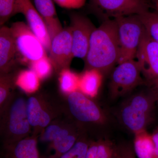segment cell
<instances>
[{"label": "cell", "mask_w": 158, "mask_h": 158, "mask_svg": "<svg viewBox=\"0 0 158 158\" xmlns=\"http://www.w3.org/2000/svg\"><path fill=\"white\" fill-rule=\"evenodd\" d=\"M10 28L16 45L18 62L28 65L47 55L42 44L27 24L17 22L13 23Z\"/></svg>", "instance_id": "6"}, {"label": "cell", "mask_w": 158, "mask_h": 158, "mask_svg": "<svg viewBox=\"0 0 158 158\" xmlns=\"http://www.w3.org/2000/svg\"><path fill=\"white\" fill-rule=\"evenodd\" d=\"M16 0H0V25L4 24L14 15Z\"/></svg>", "instance_id": "27"}, {"label": "cell", "mask_w": 158, "mask_h": 158, "mask_svg": "<svg viewBox=\"0 0 158 158\" xmlns=\"http://www.w3.org/2000/svg\"><path fill=\"white\" fill-rule=\"evenodd\" d=\"M52 136L48 143L53 153L45 158H59L74 145L84 134L79 124L57 119L52 123Z\"/></svg>", "instance_id": "10"}, {"label": "cell", "mask_w": 158, "mask_h": 158, "mask_svg": "<svg viewBox=\"0 0 158 158\" xmlns=\"http://www.w3.org/2000/svg\"><path fill=\"white\" fill-rule=\"evenodd\" d=\"M39 137L32 133L17 142L2 144V158H40L37 146Z\"/></svg>", "instance_id": "16"}, {"label": "cell", "mask_w": 158, "mask_h": 158, "mask_svg": "<svg viewBox=\"0 0 158 158\" xmlns=\"http://www.w3.org/2000/svg\"><path fill=\"white\" fill-rule=\"evenodd\" d=\"M146 84L149 86V90L152 92L158 105V79L146 82Z\"/></svg>", "instance_id": "30"}, {"label": "cell", "mask_w": 158, "mask_h": 158, "mask_svg": "<svg viewBox=\"0 0 158 158\" xmlns=\"http://www.w3.org/2000/svg\"><path fill=\"white\" fill-rule=\"evenodd\" d=\"M27 112L33 134L40 135L43 131L59 117L62 110L41 94L27 99Z\"/></svg>", "instance_id": "8"}, {"label": "cell", "mask_w": 158, "mask_h": 158, "mask_svg": "<svg viewBox=\"0 0 158 158\" xmlns=\"http://www.w3.org/2000/svg\"><path fill=\"white\" fill-rule=\"evenodd\" d=\"M49 57L57 73L69 69L74 58L70 26L62 29L52 40Z\"/></svg>", "instance_id": "11"}, {"label": "cell", "mask_w": 158, "mask_h": 158, "mask_svg": "<svg viewBox=\"0 0 158 158\" xmlns=\"http://www.w3.org/2000/svg\"><path fill=\"white\" fill-rule=\"evenodd\" d=\"M67 102L69 113L78 123L103 125L107 121L103 110L92 99L80 90L68 94Z\"/></svg>", "instance_id": "7"}, {"label": "cell", "mask_w": 158, "mask_h": 158, "mask_svg": "<svg viewBox=\"0 0 158 158\" xmlns=\"http://www.w3.org/2000/svg\"><path fill=\"white\" fill-rule=\"evenodd\" d=\"M153 4V7L155 9V11L158 12V0H151Z\"/></svg>", "instance_id": "32"}, {"label": "cell", "mask_w": 158, "mask_h": 158, "mask_svg": "<svg viewBox=\"0 0 158 158\" xmlns=\"http://www.w3.org/2000/svg\"><path fill=\"white\" fill-rule=\"evenodd\" d=\"M27 99L14 94L0 114V131L2 144H10L31 135L33 132L27 112Z\"/></svg>", "instance_id": "3"}, {"label": "cell", "mask_w": 158, "mask_h": 158, "mask_svg": "<svg viewBox=\"0 0 158 158\" xmlns=\"http://www.w3.org/2000/svg\"><path fill=\"white\" fill-rule=\"evenodd\" d=\"M117 23L119 38V57L117 64L136 59L145 28L138 15L114 19Z\"/></svg>", "instance_id": "4"}, {"label": "cell", "mask_w": 158, "mask_h": 158, "mask_svg": "<svg viewBox=\"0 0 158 158\" xmlns=\"http://www.w3.org/2000/svg\"><path fill=\"white\" fill-rule=\"evenodd\" d=\"M154 145V158H158V127L152 134Z\"/></svg>", "instance_id": "31"}, {"label": "cell", "mask_w": 158, "mask_h": 158, "mask_svg": "<svg viewBox=\"0 0 158 158\" xmlns=\"http://www.w3.org/2000/svg\"><path fill=\"white\" fill-rule=\"evenodd\" d=\"M28 66L36 74L40 80H44L51 76L54 69L52 64L48 55L31 62Z\"/></svg>", "instance_id": "24"}, {"label": "cell", "mask_w": 158, "mask_h": 158, "mask_svg": "<svg viewBox=\"0 0 158 158\" xmlns=\"http://www.w3.org/2000/svg\"><path fill=\"white\" fill-rule=\"evenodd\" d=\"M104 75L95 69H85L80 75L78 90L90 98L97 96Z\"/></svg>", "instance_id": "18"}, {"label": "cell", "mask_w": 158, "mask_h": 158, "mask_svg": "<svg viewBox=\"0 0 158 158\" xmlns=\"http://www.w3.org/2000/svg\"><path fill=\"white\" fill-rule=\"evenodd\" d=\"M60 7L67 9H78L83 7L87 0H53Z\"/></svg>", "instance_id": "29"}, {"label": "cell", "mask_w": 158, "mask_h": 158, "mask_svg": "<svg viewBox=\"0 0 158 158\" xmlns=\"http://www.w3.org/2000/svg\"><path fill=\"white\" fill-rule=\"evenodd\" d=\"M156 102L152 92H141L132 95L118 111L122 124L133 134L146 130L153 119Z\"/></svg>", "instance_id": "2"}, {"label": "cell", "mask_w": 158, "mask_h": 158, "mask_svg": "<svg viewBox=\"0 0 158 158\" xmlns=\"http://www.w3.org/2000/svg\"><path fill=\"white\" fill-rule=\"evenodd\" d=\"M89 142L84 133L73 147L59 158H86Z\"/></svg>", "instance_id": "26"}, {"label": "cell", "mask_w": 158, "mask_h": 158, "mask_svg": "<svg viewBox=\"0 0 158 158\" xmlns=\"http://www.w3.org/2000/svg\"><path fill=\"white\" fill-rule=\"evenodd\" d=\"M146 84L135 59L118 64L111 73L109 91L111 98L116 99L130 93L135 88Z\"/></svg>", "instance_id": "5"}, {"label": "cell", "mask_w": 158, "mask_h": 158, "mask_svg": "<svg viewBox=\"0 0 158 158\" xmlns=\"http://www.w3.org/2000/svg\"><path fill=\"white\" fill-rule=\"evenodd\" d=\"M133 147L138 158H154V145L152 134L146 130L134 134Z\"/></svg>", "instance_id": "19"}, {"label": "cell", "mask_w": 158, "mask_h": 158, "mask_svg": "<svg viewBox=\"0 0 158 158\" xmlns=\"http://www.w3.org/2000/svg\"><path fill=\"white\" fill-rule=\"evenodd\" d=\"M74 57L85 60L88 53L91 34L96 28L85 15L72 13L70 15Z\"/></svg>", "instance_id": "13"}, {"label": "cell", "mask_w": 158, "mask_h": 158, "mask_svg": "<svg viewBox=\"0 0 158 158\" xmlns=\"http://www.w3.org/2000/svg\"><path fill=\"white\" fill-rule=\"evenodd\" d=\"M53 0H34V5L45 23L51 40L62 31Z\"/></svg>", "instance_id": "17"}, {"label": "cell", "mask_w": 158, "mask_h": 158, "mask_svg": "<svg viewBox=\"0 0 158 158\" xmlns=\"http://www.w3.org/2000/svg\"><path fill=\"white\" fill-rule=\"evenodd\" d=\"M59 74V88L62 93L68 95L78 90L80 75L69 68L63 69Z\"/></svg>", "instance_id": "23"}, {"label": "cell", "mask_w": 158, "mask_h": 158, "mask_svg": "<svg viewBox=\"0 0 158 158\" xmlns=\"http://www.w3.org/2000/svg\"><path fill=\"white\" fill-rule=\"evenodd\" d=\"M18 62L17 50L10 27L0 29V74L11 73Z\"/></svg>", "instance_id": "15"}, {"label": "cell", "mask_w": 158, "mask_h": 158, "mask_svg": "<svg viewBox=\"0 0 158 158\" xmlns=\"http://www.w3.org/2000/svg\"><path fill=\"white\" fill-rule=\"evenodd\" d=\"M40 80L33 70L20 71L15 78V86L26 93L34 94L39 89Z\"/></svg>", "instance_id": "21"}, {"label": "cell", "mask_w": 158, "mask_h": 158, "mask_svg": "<svg viewBox=\"0 0 158 158\" xmlns=\"http://www.w3.org/2000/svg\"><path fill=\"white\" fill-rule=\"evenodd\" d=\"M138 16L148 34L158 43V12L148 11Z\"/></svg>", "instance_id": "25"}, {"label": "cell", "mask_w": 158, "mask_h": 158, "mask_svg": "<svg viewBox=\"0 0 158 158\" xmlns=\"http://www.w3.org/2000/svg\"><path fill=\"white\" fill-rule=\"evenodd\" d=\"M116 146L110 139L90 141L86 158H113Z\"/></svg>", "instance_id": "20"}, {"label": "cell", "mask_w": 158, "mask_h": 158, "mask_svg": "<svg viewBox=\"0 0 158 158\" xmlns=\"http://www.w3.org/2000/svg\"><path fill=\"white\" fill-rule=\"evenodd\" d=\"M15 78L11 73L0 74V114L2 113L14 95Z\"/></svg>", "instance_id": "22"}, {"label": "cell", "mask_w": 158, "mask_h": 158, "mask_svg": "<svg viewBox=\"0 0 158 158\" xmlns=\"http://www.w3.org/2000/svg\"><path fill=\"white\" fill-rule=\"evenodd\" d=\"M91 8L104 20L139 15L150 11L148 0H90Z\"/></svg>", "instance_id": "9"}, {"label": "cell", "mask_w": 158, "mask_h": 158, "mask_svg": "<svg viewBox=\"0 0 158 158\" xmlns=\"http://www.w3.org/2000/svg\"><path fill=\"white\" fill-rule=\"evenodd\" d=\"M120 50L116 20H103L93 31L88 53L84 61L85 69H95L104 76L111 73L117 64Z\"/></svg>", "instance_id": "1"}, {"label": "cell", "mask_w": 158, "mask_h": 158, "mask_svg": "<svg viewBox=\"0 0 158 158\" xmlns=\"http://www.w3.org/2000/svg\"><path fill=\"white\" fill-rule=\"evenodd\" d=\"M18 13H21L24 15L28 26L49 54L52 40L45 23L31 0H16L14 15Z\"/></svg>", "instance_id": "14"}, {"label": "cell", "mask_w": 158, "mask_h": 158, "mask_svg": "<svg viewBox=\"0 0 158 158\" xmlns=\"http://www.w3.org/2000/svg\"><path fill=\"white\" fill-rule=\"evenodd\" d=\"M136 59L146 82L158 79V43L149 36L146 30L139 44Z\"/></svg>", "instance_id": "12"}, {"label": "cell", "mask_w": 158, "mask_h": 158, "mask_svg": "<svg viewBox=\"0 0 158 158\" xmlns=\"http://www.w3.org/2000/svg\"><path fill=\"white\" fill-rule=\"evenodd\" d=\"M113 158H136L133 145L127 143L116 144Z\"/></svg>", "instance_id": "28"}]
</instances>
